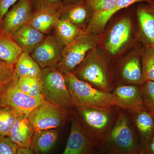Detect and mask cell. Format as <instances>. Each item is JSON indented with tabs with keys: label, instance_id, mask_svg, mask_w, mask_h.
<instances>
[{
	"label": "cell",
	"instance_id": "obj_1",
	"mask_svg": "<svg viewBox=\"0 0 154 154\" xmlns=\"http://www.w3.org/2000/svg\"><path fill=\"white\" fill-rule=\"evenodd\" d=\"M97 148L107 154H142L138 135L127 111L122 109L114 125Z\"/></svg>",
	"mask_w": 154,
	"mask_h": 154
},
{
	"label": "cell",
	"instance_id": "obj_2",
	"mask_svg": "<svg viewBox=\"0 0 154 154\" xmlns=\"http://www.w3.org/2000/svg\"><path fill=\"white\" fill-rule=\"evenodd\" d=\"M122 109L113 106L107 108L77 107L73 110L83 129L99 145L111 130Z\"/></svg>",
	"mask_w": 154,
	"mask_h": 154
},
{
	"label": "cell",
	"instance_id": "obj_3",
	"mask_svg": "<svg viewBox=\"0 0 154 154\" xmlns=\"http://www.w3.org/2000/svg\"><path fill=\"white\" fill-rule=\"evenodd\" d=\"M72 73L101 91L111 93L116 85L113 69L96 49L87 56Z\"/></svg>",
	"mask_w": 154,
	"mask_h": 154
},
{
	"label": "cell",
	"instance_id": "obj_4",
	"mask_svg": "<svg viewBox=\"0 0 154 154\" xmlns=\"http://www.w3.org/2000/svg\"><path fill=\"white\" fill-rule=\"evenodd\" d=\"M63 75L74 107L107 108L113 106L120 107L117 99L110 92L94 88L78 79L72 73Z\"/></svg>",
	"mask_w": 154,
	"mask_h": 154
},
{
	"label": "cell",
	"instance_id": "obj_5",
	"mask_svg": "<svg viewBox=\"0 0 154 154\" xmlns=\"http://www.w3.org/2000/svg\"><path fill=\"white\" fill-rule=\"evenodd\" d=\"M45 99L54 105L72 111L74 107L64 75L56 67L42 69L39 76Z\"/></svg>",
	"mask_w": 154,
	"mask_h": 154
},
{
	"label": "cell",
	"instance_id": "obj_6",
	"mask_svg": "<svg viewBox=\"0 0 154 154\" xmlns=\"http://www.w3.org/2000/svg\"><path fill=\"white\" fill-rule=\"evenodd\" d=\"M99 38L97 34L84 32L71 43L64 47L61 60L55 67L63 75L72 73L87 56L96 49Z\"/></svg>",
	"mask_w": 154,
	"mask_h": 154
},
{
	"label": "cell",
	"instance_id": "obj_7",
	"mask_svg": "<svg viewBox=\"0 0 154 154\" xmlns=\"http://www.w3.org/2000/svg\"><path fill=\"white\" fill-rule=\"evenodd\" d=\"M17 80L18 78L15 76L3 88L0 94V107L9 108L19 116L28 117L45 99L32 97L22 92L17 85Z\"/></svg>",
	"mask_w": 154,
	"mask_h": 154
},
{
	"label": "cell",
	"instance_id": "obj_8",
	"mask_svg": "<svg viewBox=\"0 0 154 154\" xmlns=\"http://www.w3.org/2000/svg\"><path fill=\"white\" fill-rule=\"evenodd\" d=\"M72 111L66 110L45 100L30 112L28 118L34 130L56 129L66 123Z\"/></svg>",
	"mask_w": 154,
	"mask_h": 154
},
{
	"label": "cell",
	"instance_id": "obj_9",
	"mask_svg": "<svg viewBox=\"0 0 154 154\" xmlns=\"http://www.w3.org/2000/svg\"><path fill=\"white\" fill-rule=\"evenodd\" d=\"M132 21L129 16L122 17L110 28L104 46L111 56L118 55L126 47L132 38Z\"/></svg>",
	"mask_w": 154,
	"mask_h": 154
},
{
	"label": "cell",
	"instance_id": "obj_10",
	"mask_svg": "<svg viewBox=\"0 0 154 154\" xmlns=\"http://www.w3.org/2000/svg\"><path fill=\"white\" fill-rule=\"evenodd\" d=\"M70 119V132L65 148L61 154H94L98 143L91 138L83 129L73 110Z\"/></svg>",
	"mask_w": 154,
	"mask_h": 154
},
{
	"label": "cell",
	"instance_id": "obj_11",
	"mask_svg": "<svg viewBox=\"0 0 154 154\" xmlns=\"http://www.w3.org/2000/svg\"><path fill=\"white\" fill-rule=\"evenodd\" d=\"M64 45L53 33L46 35L41 43L30 54L42 69L54 67L61 60Z\"/></svg>",
	"mask_w": 154,
	"mask_h": 154
},
{
	"label": "cell",
	"instance_id": "obj_12",
	"mask_svg": "<svg viewBox=\"0 0 154 154\" xmlns=\"http://www.w3.org/2000/svg\"><path fill=\"white\" fill-rule=\"evenodd\" d=\"M142 48L123 61L113 71L116 85L133 84L140 85L143 83L142 67Z\"/></svg>",
	"mask_w": 154,
	"mask_h": 154
},
{
	"label": "cell",
	"instance_id": "obj_13",
	"mask_svg": "<svg viewBox=\"0 0 154 154\" xmlns=\"http://www.w3.org/2000/svg\"><path fill=\"white\" fill-rule=\"evenodd\" d=\"M33 11L31 0L19 1L5 15L0 28L5 33L13 35L28 23Z\"/></svg>",
	"mask_w": 154,
	"mask_h": 154
},
{
	"label": "cell",
	"instance_id": "obj_14",
	"mask_svg": "<svg viewBox=\"0 0 154 154\" xmlns=\"http://www.w3.org/2000/svg\"><path fill=\"white\" fill-rule=\"evenodd\" d=\"M111 93L117 99L120 108L126 110L129 114L146 109L140 85L117 84Z\"/></svg>",
	"mask_w": 154,
	"mask_h": 154
},
{
	"label": "cell",
	"instance_id": "obj_15",
	"mask_svg": "<svg viewBox=\"0 0 154 154\" xmlns=\"http://www.w3.org/2000/svg\"><path fill=\"white\" fill-rule=\"evenodd\" d=\"M37 8L33 11L26 24L32 26L45 35L52 33L54 27L60 19L61 10L54 8L38 2Z\"/></svg>",
	"mask_w": 154,
	"mask_h": 154
},
{
	"label": "cell",
	"instance_id": "obj_16",
	"mask_svg": "<svg viewBox=\"0 0 154 154\" xmlns=\"http://www.w3.org/2000/svg\"><path fill=\"white\" fill-rule=\"evenodd\" d=\"M130 115L139 137L142 154H143L154 134V115L146 109Z\"/></svg>",
	"mask_w": 154,
	"mask_h": 154
},
{
	"label": "cell",
	"instance_id": "obj_17",
	"mask_svg": "<svg viewBox=\"0 0 154 154\" xmlns=\"http://www.w3.org/2000/svg\"><path fill=\"white\" fill-rule=\"evenodd\" d=\"M34 129L28 117L19 116L11 127L8 137L18 148H30Z\"/></svg>",
	"mask_w": 154,
	"mask_h": 154
},
{
	"label": "cell",
	"instance_id": "obj_18",
	"mask_svg": "<svg viewBox=\"0 0 154 154\" xmlns=\"http://www.w3.org/2000/svg\"><path fill=\"white\" fill-rule=\"evenodd\" d=\"M61 18L66 19L85 31L92 17V12L87 0L71 5L64 6L61 10Z\"/></svg>",
	"mask_w": 154,
	"mask_h": 154
},
{
	"label": "cell",
	"instance_id": "obj_19",
	"mask_svg": "<svg viewBox=\"0 0 154 154\" xmlns=\"http://www.w3.org/2000/svg\"><path fill=\"white\" fill-rule=\"evenodd\" d=\"M138 38L145 47H154V14L141 5L137 10Z\"/></svg>",
	"mask_w": 154,
	"mask_h": 154
},
{
	"label": "cell",
	"instance_id": "obj_20",
	"mask_svg": "<svg viewBox=\"0 0 154 154\" xmlns=\"http://www.w3.org/2000/svg\"><path fill=\"white\" fill-rule=\"evenodd\" d=\"M46 35L32 26L26 24L13 35L23 52L30 54L41 43Z\"/></svg>",
	"mask_w": 154,
	"mask_h": 154
},
{
	"label": "cell",
	"instance_id": "obj_21",
	"mask_svg": "<svg viewBox=\"0 0 154 154\" xmlns=\"http://www.w3.org/2000/svg\"><path fill=\"white\" fill-rule=\"evenodd\" d=\"M23 52L13 35L0 28V60L14 66Z\"/></svg>",
	"mask_w": 154,
	"mask_h": 154
},
{
	"label": "cell",
	"instance_id": "obj_22",
	"mask_svg": "<svg viewBox=\"0 0 154 154\" xmlns=\"http://www.w3.org/2000/svg\"><path fill=\"white\" fill-rule=\"evenodd\" d=\"M58 134L56 129L34 130L31 149L38 154H45L53 148Z\"/></svg>",
	"mask_w": 154,
	"mask_h": 154
},
{
	"label": "cell",
	"instance_id": "obj_23",
	"mask_svg": "<svg viewBox=\"0 0 154 154\" xmlns=\"http://www.w3.org/2000/svg\"><path fill=\"white\" fill-rule=\"evenodd\" d=\"M42 69L30 54L23 52L14 66V74L17 78L22 76L39 78Z\"/></svg>",
	"mask_w": 154,
	"mask_h": 154
},
{
	"label": "cell",
	"instance_id": "obj_24",
	"mask_svg": "<svg viewBox=\"0 0 154 154\" xmlns=\"http://www.w3.org/2000/svg\"><path fill=\"white\" fill-rule=\"evenodd\" d=\"M85 31L66 19L60 18L52 32L66 46L71 43L78 36Z\"/></svg>",
	"mask_w": 154,
	"mask_h": 154
},
{
	"label": "cell",
	"instance_id": "obj_25",
	"mask_svg": "<svg viewBox=\"0 0 154 154\" xmlns=\"http://www.w3.org/2000/svg\"><path fill=\"white\" fill-rule=\"evenodd\" d=\"M17 85L20 91L29 96L45 99L42 82L38 77H19L17 80Z\"/></svg>",
	"mask_w": 154,
	"mask_h": 154
},
{
	"label": "cell",
	"instance_id": "obj_26",
	"mask_svg": "<svg viewBox=\"0 0 154 154\" xmlns=\"http://www.w3.org/2000/svg\"><path fill=\"white\" fill-rule=\"evenodd\" d=\"M141 63L143 82L154 81V47L143 48Z\"/></svg>",
	"mask_w": 154,
	"mask_h": 154
},
{
	"label": "cell",
	"instance_id": "obj_27",
	"mask_svg": "<svg viewBox=\"0 0 154 154\" xmlns=\"http://www.w3.org/2000/svg\"><path fill=\"white\" fill-rule=\"evenodd\" d=\"M19 116L6 107H0V137H8L11 127Z\"/></svg>",
	"mask_w": 154,
	"mask_h": 154
},
{
	"label": "cell",
	"instance_id": "obj_28",
	"mask_svg": "<svg viewBox=\"0 0 154 154\" xmlns=\"http://www.w3.org/2000/svg\"><path fill=\"white\" fill-rule=\"evenodd\" d=\"M140 88L145 107L154 115V81H145Z\"/></svg>",
	"mask_w": 154,
	"mask_h": 154
},
{
	"label": "cell",
	"instance_id": "obj_29",
	"mask_svg": "<svg viewBox=\"0 0 154 154\" xmlns=\"http://www.w3.org/2000/svg\"><path fill=\"white\" fill-rule=\"evenodd\" d=\"M15 76L14 66L0 60V86L4 88Z\"/></svg>",
	"mask_w": 154,
	"mask_h": 154
},
{
	"label": "cell",
	"instance_id": "obj_30",
	"mask_svg": "<svg viewBox=\"0 0 154 154\" xmlns=\"http://www.w3.org/2000/svg\"><path fill=\"white\" fill-rule=\"evenodd\" d=\"M18 147L8 137H0V154H17Z\"/></svg>",
	"mask_w": 154,
	"mask_h": 154
},
{
	"label": "cell",
	"instance_id": "obj_31",
	"mask_svg": "<svg viewBox=\"0 0 154 154\" xmlns=\"http://www.w3.org/2000/svg\"><path fill=\"white\" fill-rule=\"evenodd\" d=\"M22 0H0V27L4 16L12 6Z\"/></svg>",
	"mask_w": 154,
	"mask_h": 154
},
{
	"label": "cell",
	"instance_id": "obj_32",
	"mask_svg": "<svg viewBox=\"0 0 154 154\" xmlns=\"http://www.w3.org/2000/svg\"><path fill=\"white\" fill-rule=\"evenodd\" d=\"M38 2L58 10H61L63 7L61 0H38Z\"/></svg>",
	"mask_w": 154,
	"mask_h": 154
},
{
	"label": "cell",
	"instance_id": "obj_33",
	"mask_svg": "<svg viewBox=\"0 0 154 154\" xmlns=\"http://www.w3.org/2000/svg\"><path fill=\"white\" fill-rule=\"evenodd\" d=\"M143 154H154V134Z\"/></svg>",
	"mask_w": 154,
	"mask_h": 154
},
{
	"label": "cell",
	"instance_id": "obj_34",
	"mask_svg": "<svg viewBox=\"0 0 154 154\" xmlns=\"http://www.w3.org/2000/svg\"><path fill=\"white\" fill-rule=\"evenodd\" d=\"M85 1H86V0H61L63 5V7L75 5V4H78V3L84 2Z\"/></svg>",
	"mask_w": 154,
	"mask_h": 154
},
{
	"label": "cell",
	"instance_id": "obj_35",
	"mask_svg": "<svg viewBox=\"0 0 154 154\" xmlns=\"http://www.w3.org/2000/svg\"><path fill=\"white\" fill-rule=\"evenodd\" d=\"M17 154H35L30 148H18Z\"/></svg>",
	"mask_w": 154,
	"mask_h": 154
},
{
	"label": "cell",
	"instance_id": "obj_36",
	"mask_svg": "<svg viewBox=\"0 0 154 154\" xmlns=\"http://www.w3.org/2000/svg\"><path fill=\"white\" fill-rule=\"evenodd\" d=\"M143 6L147 11L154 14V3L152 4L146 3V4L143 5Z\"/></svg>",
	"mask_w": 154,
	"mask_h": 154
},
{
	"label": "cell",
	"instance_id": "obj_37",
	"mask_svg": "<svg viewBox=\"0 0 154 154\" xmlns=\"http://www.w3.org/2000/svg\"><path fill=\"white\" fill-rule=\"evenodd\" d=\"M3 88V87L0 86V94H1V92H2V91Z\"/></svg>",
	"mask_w": 154,
	"mask_h": 154
},
{
	"label": "cell",
	"instance_id": "obj_38",
	"mask_svg": "<svg viewBox=\"0 0 154 154\" xmlns=\"http://www.w3.org/2000/svg\"><path fill=\"white\" fill-rule=\"evenodd\" d=\"M107 154L103 153H99V154Z\"/></svg>",
	"mask_w": 154,
	"mask_h": 154
},
{
	"label": "cell",
	"instance_id": "obj_39",
	"mask_svg": "<svg viewBox=\"0 0 154 154\" xmlns=\"http://www.w3.org/2000/svg\"><path fill=\"white\" fill-rule=\"evenodd\" d=\"M152 1L153 3H154V0H152Z\"/></svg>",
	"mask_w": 154,
	"mask_h": 154
}]
</instances>
